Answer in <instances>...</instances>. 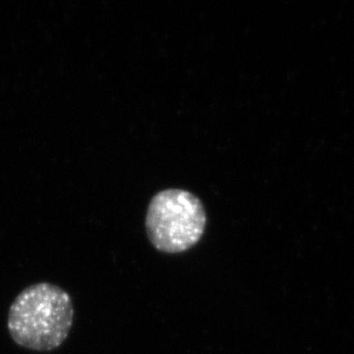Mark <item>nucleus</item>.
Masks as SVG:
<instances>
[{
	"instance_id": "f257e3e1",
	"label": "nucleus",
	"mask_w": 354,
	"mask_h": 354,
	"mask_svg": "<svg viewBox=\"0 0 354 354\" xmlns=\"http://www.w3.org/2000/svg\"><path fill=\"white\" fill-rule=\"evenodd\" d=\"M74 320L71 295L55 284L26 288L10 305L7 327L17 345L32 351H53L64 344Z\"/></svg>"
},
{
	"instance_id": "f03ea898",
	"label": "nucleus",
	"mask_w": 354,
	"mask_h": 354,
	"mask_svg": "<svg viewBox=\"0 0 354 354\" xmlns=\"http://www.w3.org/2000/svg\"><path fill=\"white\" fill-rule=\"evenodd\" d=\"M205 225L203 204L187 191L160 192L148 207V237L158 251L165 254H179L194 247L203 235Z\"/></svg>"
}]
</instances>
